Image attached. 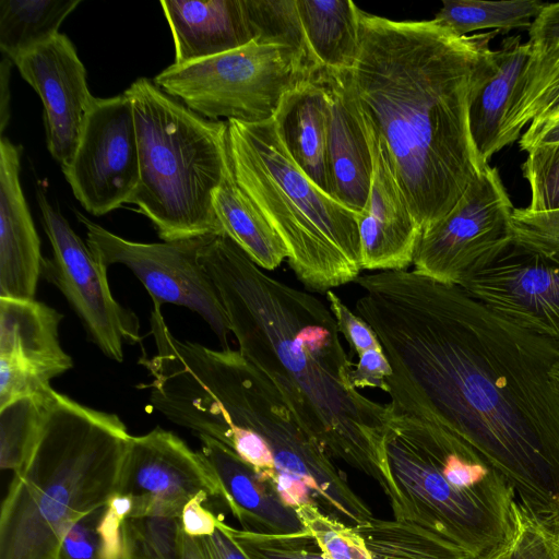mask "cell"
I'll return each instance as SVG.
<instances>
[{
  "label": "cell",
  "instance_id": "cell-22",
  "mask_svg": "<svg viewBox=\"0 0 559 559\" xmlns=\"http://www.w3.org/2000/svg\"><path fill=\"white\" fill-rule=\"evenodd\" d=\"M199 438L200 453L218 479L222 500L242 530L272 535L308 534L296 509L285 502L271 481L228 447L206 436Z\"/></svg>",
  "mask_w": 559,
  "mask_h": 559
},
{
  "label": "cell",
  "instance_id": "cell-4",
  "mask_svg": "<svg viewBox=\"0 0 559 559\" xmlns=\"http://www.w3.org/2000/svg\"><path fill=\"white\" fill-rule=\"evenodd\" d=\"M171 418L223 444L240 430L260 435L272 457L273 485L293 508L313 503L348 525L373 518L272 380L239 350L198 352L176 383Z\"/></svg>",
  "mask_w": 559,
  "mask_h": 559
},
{
  "label": "cell",
  "instance_id": "cell-35",
  "mask_svg": "<svg viewBox=\"0 0 559 559\" xmlns=\"http://www.w3.org/2000/svg\"><path fill=\"white\" fill-rule=\"evenodd\" d=\"M225 526L250 559H330L309 534L272 535Z\"/></svg>",
  "mask_w": 559,
  "mask_h": 559
},
{
  "label": "cell",
  "instance_id": "cell-34",
  "mask_svg": "<svg viewBox=\"0 0 559 559\" xmlns=\"http://www.w3.org/2000/svg\"><path fill=\"white\" fill-rule=\"evenodd\" d=\"M180 516H127L123 535L127 552L144 559H179L181 539Z\"/></svg>",
  "mask_w": 559,
  "mask_h": 559
},
{
  "label": "cell",
  "instance_id": "cell-40",
  "mask_svg": "<svg viewBox=\"0 0 559 559\" xmlns=\"http://www.w3.org/2000/svg\"><path fill=\"white\" fill-rule=\"evenodd\" d=\"M392 374V368L381 347L371 348L358 356L350 379L357 389L374 388L386 393V378Z\"/></svg>",
  "mask_w": 559,
  "mask_h": 559
},
{
  "label": "cell",
  "instance_id": "cell-12",
  "mask_svg": "<svg viewBox=\"0 0 559 559\" xmlns=\"http://www.w3.org/2000/svg\"><path fill=\"white\" fill-rule=\"evenodd\" d=\"M513 210L499 171L488 164L451 211L421 230L414 271L459 286L487 254L512 237Z\"/></svg>",
  "mask_w": 559,
  "mask_h": 559
},
{
  "label": "cell",
  "instance_id": "cell-29",
  "mask_svg": "<svg viewBox=\"0 0 559 559\" xmlns=\"http://www.w3.org/2000/svg\"><path fill=\"white\" fill-rule=\"evenodd\" d=\"M81 0H0V49L13 61L59 34Z\"/></svg>",
  "mask_w": 559,
  "mask_h": 559
},
{
  "label": "cell",
  "instance_id": "cell-23",
  "mask_svg": "<svg viewBox=\"0 0 559 559\" xmlns=\"http://www.w3.org/2000/svg\"><path fill=\"white\" fill-rule=\"evenodd\" d=\"M175 66L211 58L248 45L254 34L243 0H163Z\"/></svg>",
  "mask_w": 559,
  "mask_h": 559
},
{
  "label": "cell",
  "instance_id": "cell-38",
  "mask_svg": "<svg viewBox=\"0 0 559 559\" xmlns=\"http://www.w3.org/2000/svg\"><path fill=\"white\" fill-rule=\"evenodd\" d=\"M496 559H559L539 521L522 507L521 525L511 546Z\"/></svg>",
  "mask_w": 559,
  "mask_h": 559
},
{
  "label": "cell",
  "instance_id": "cell-31",
  "mask_svg": "<svg viewBox=\"0 0 559 559\" xmlns=\"http://www.w3.org/2000/svg\"><path fill=\"white\" fill-rule=\"evenodd\" d=\"M433 21L457 36L492 29L508 33L528 27L547 2L539 0H443Z\"/></svg>",
  "mask_w": 559,
  "mask_h": 559
},
{
  "label": "cell",
  "instance_id": "cell-6",
  "mask_svg": "<svg viewBox=\"0 0 559 559\" xmlns=\"http://www.w3.org/2000/svg\"><path fill=\"white\" fill-rule=\"evenodd\" d=\"M383 468L394 519L428 530L467 559H496L514 542L522 506L513 487L450 431L392 413Z\"/></svg>",
  "mask_w": 559,
  "mask_h": 559
},
{
  "label": "cell",
  "instance_id": "cell-32",
  "mask_svg": "<svg viewBox=\"0 0 559 559\" xmlns=\"http://www.w3.org/2000/svg\"><path fill=\"white\" fill-rule=\"evenodd\" d=\"M254 39L295 49L314 70L298 19L295 0H243Z\"/></svg>",
  "mask_w": 559,
  "mask_h": 559
},
{
  "label": "cell",
  "instance_id": "cell-49",
  "mask_svg": "<svg viewBox=\"0 0 559 559\" xmlns=\"http://www.w3.org/2000/svg\"><path fill=\"white\" fill-rule=\"evenodd\" d=\"M124 559H144L138 555H134V554H130V552H127Z\"/></svg>",
  "mask_w": 559,
  "mask_h": 559
},
{
  "label": "cell",
  "instance_id": "cell-50",
  "mask_svg": "<svg viewBox=\"0 0 559 559\" xmlns=\"http://www.w3.org/2000/svg\"><path fill=\"white\" fill-rule=\"evenodd\" d=\"M551 538V537H550ZM554 542V540H552ZM555 544V547H556V551H557V555H558V558H559V546L554 542Z\"/></svg>",
  "mask_w": 559,
  "mask_h": 559
},
{
  "label": "cell",
  "instance_id": "cell-8",
  "mask_svg": "<svg viewBox=\"0 0 559 559\" xmlns=\"http://www.w3.org/2000/svg\"><path fill=\"white\" fill-rule=\"evenodd\" d=\"M123 93L133 108L140 163L130 203L164 241L224 234L213 195L230 166L227 121L202 117L146 78Z\"/></svg>",
  "mask_w": 559,
  "mask_h": 559
},
{
  "label": "cell",
  "instance_id": "cell-10",
  "mask_svg": "<svg viewBox=\"0 0 559 559\" xmlns=\"http://www.w3.org/2000/svg\"><path fill=\"white\" fill-rule=\"evenodd\" d=\"M78 219L86 230V243L107 269L121 263L142 282L153 301L183 306L197 312L217 336L222 349H229L228 319L218 292L200 261L210 235L163 242L127 240L82 213Z\"/></svg>",
  "mask_w": 559,
  "mask_h": 559
},
{
  "label": "cell",
  "instance_id": "cell-2",
  "mask_svg": "<svg viewBox=\"0 0 559 559\" xmlns=\"http://www.w3.org/2000/svg\"><path fill=\"white\" fill-rule=\"evenodd\" d=\"M498 31L457 36L430 21L359 10L349 93L378 136L421 230L447 215L488 165L469 129V103L490 73Z\"/></svg>",
  "mask_w": 559,
  "mask_h": 559
},
{
  "label": "cell",
  "instance_id": "cell-11",
  "mask_svg": "<svg viewBox=\"0 0 559 559\" xmlns=\"http://www.w3.org/2000/svg\"><path fill=\"white\" fill-rule=\"evenodd\" d=\"M36 199L52 248V259H44L43 274L67 298L91 341L105 356L121 362L124 345L141 341L139 318L115 299L107 269L51 205L43 190L37 189Z\"/></svg>",
  "mask_w": 559,
  "mask_h": 559
},
{
  "label": "cell",
  "instance_id": "cell-27",
  "mask_svg": "<svg viewBox=\"0 0 559 559\" xmlns=\"http://www.w3.org/2000/svg\"><path fill=\"white\" fill-rule=\"evenodd\" d=\"M531 46L500 132V147L518 140L522 129L559 117V44Z\"/></svg>",
  "mask_w": 559,
  "mask_h": 559
},
{
  "label": "cell",
  "instance_id": "cell-19",
  "mask_svg": "<svg viewBox=\"0 0 559 559\" xmlns=\"http://www.w3.org/2000/svg\"><path fill=\"white\" fill-rule=\"evenodd\" d=\"M372 155V177L358 217L362 270L400 271L413 264L421 227L394 176L388 156L359 112Z\"/></svg>",
  "mask_w": 559,
  "mask_h": 559
},
{
  "label": "cell",
  "instance_id": "cell-26",
  "mask_svg": "<svg viewBox=\"0 0 559 559\" xmlns=\"http://www.w3.org/2000/svg\"><path fill=\"white\" fill-rule=\"evenodd\" d=\"M313 62L321 69L348 71L359 47V8L350 0H295Z\"/></svg>",
  "mask_w": 559,
  "mask_h": 559
},
{
  "label": "cell",
  "instance_id": "cell-9",
  "mask_svg": "<svg viewBox=\"0 0 559 559\" xmlns=\"http://www.w3.org/2000/svg\"><path fill=\"white\" fill-rule=\"evenodd\" d=\"M320 70L288 46L254 39L211 58L171 64L154 83L207 119L262 122L274 117L285 93Z\"/></svg>",
  "mask_w": 559,
  "mask_h": 559
},
{
  "label": "cell",
  "instance_id": "cell-46",
  "mask_svg": "<svg viewBox=\"0 0 559 559\" xmlns=\"http://www.w3.org/2000/svg\"><path fill=\"white\" fill-rule=\"evenodd\" d=\"M179 559H206L199 538L181 533Z\"/></svg>",
  "mask_w": 559,
  "mask_h": 559
},
{
  "label": "cell",
  "instance_id": "cell-36",
  "mask_svg": "<svg viewBox=\"0 0 559 559\" xmlns=\"http://www.w3.org/2000/svg\"><path fill=\"white\" fill-rule=\"evenodd\" d=\"M522 169L531 190V200L526 209H559V142L531 148Z\"/></svg>",
  "mask_w": 559,
  "mask_h": 559
},
{
  "label": "cell",
  "instance_id": "cell-3",
  "mask_svg": "<svg viewBox=\"0 0 559 559\" xmlns=\"http://www.w3.org/2000/svg\"><path fill=\"white\" fill-rule=\"evenodd\" d=\"M200 261L239 353L272 380L332 459L373 478L385 492L384 441L392 411L353 385L355 362L330 308L266 274L225 234L209 236Z\"/></svg>",
  "mask_w": 559,
  "mask_h": 559
},
{
  "label": "cell",
  "instance_id": "cell-21",
  "mask_svg": "<svg viewBox=\"0 0 559 559\" xmlns=\"http://www.w3.org/2000/svg\"><path fill=\"white\" fill-rule=\"evenodd\" d=\"M319 78L330 99L329 193L360 214L370 190L372 155L359 110L347 87L345 71L321 69Z\"/></svg>",
  "mask_w": 559,
  "mask_h": 559
},
{
  "label": "cell",
  "instance_id": "cell-41",
  "mask_svg": "<svg viewBox=\"0 0 559 559\" xmlns=\"http://www.w3.org/2000/svg\"><path fill=\"white\" fill-rule=\"evenodd\" d=\"M209 498L205 492H201L185 504L180 522L181 530L186 535L201 538L210 536L216 531L222 518L203 507V502Z\"/></svg>",
  "mask_w": 559,
  "mask_h": 559
},
{
  "label": "cell",
  "instance_id": "cell-16",
  "mask_svg": "<svg viewBox=\"0 0 559 559\" xmlns=\"http://www.w3.org/2000/svg\"><path fill=\"white\" fill-rule=\"evenodd\" d=\"M61 320L35 299L0 298V409L45 392L72 368L59 340Z\"/></svg>",
  "mask_w": 559,
  "mask_h": 559
},
{
  "label": "cell",
  "instance_id": "cell-39",
  "mask_svg": "<svg viewBox=\"0 0 559 559\" xmlns=\"http://www.w3.org/2000/svg\"><path fill=\"white\" fill-rule=\"evenodd\" d=\"M325 298L340 334L344 336L353 355L358 357L368 349L381 347L377 334L370 325L354 313L336 293L329 290Z\"/></svg>",
  "mask_w": 559,
  "mask_h": 559
},
{
  "label": "cell",
  "instance_id": "cell-1",
  "mask_svg": "<svg viewBox=\"0 0 559 559\" xmlns=\"http://www.w3.org/2000/svg\"><path fill=\"white\" fill-rule=\"evenodd\" d=\"M356 312L392 368L395 415L435 424L468 444L539 519L559 511V394L550 341L415 271L355 281Z\"/></svg>",
  "mask_w": 559,
  "mask_h": 559
},
{
  "label": "cell",
  "instance_id": "cell-45",
  "mask_svg": "<svg viewBox=\"0 0 559 559\" xmlns=\"http://www.w3.org/2000/svg\"><path fill=\"white\" fill-rule=\"evenodd\" d=\"M10 63L11 60L9 58H4L1 62V132H3L7 121L9 119V74H10Z\"/></svg>",
  "mask_w": 559,
  "mask_h": 559
},
{
  "label": "cell",
  "instance_id": "cell-33",
  "mask_svg": "<svg viewBox=\"0 0 559 559\" xmlns=\"http://www.w3.org/2000/svg\"><path fill=\"white\" fill-rule=\"evenodd\" d=\"M44 393L21 399L0 409L2 469L15 472L26 461L38 429Z\"/></svg>",
  "mask_w": 559,
  "mask_h": 559
},
{
  "label": "cell",
  "instance_id": "cell-7",
  "mask_svg": "<svg viewBox=\"0 0 559 559\" xmlns=\"http://www.w3.org/2000/svg\"><path fill=\"white\" fill-rule=\"evenodd\" d=\"M228 152L239 187L285 246L296 277L326 294L359 276V214L319 188L295 163L274 118L228 120Z\"/></svg>",
  "mask_w": 559,
  "mask_h": 559
},
{
  "label": "cell",
  "instance_id": "cell-25",
  "mask_svg": "<svg viewBox=\"0 0 559 559\" xmlns=\"http://www.w3.org/2000/svg\"><path fill=\"white\" fill-rule=\"evenodd\" d=\"M530 55V44H523L520 36L504 38L501 47L495 50L492 70L472 94L469 129L477 152L485 164L501 150V128Z\"/></svg>",
  "mask_w": 559,
  "mask_h": 559
},
{
  "label": "cell",
  "instance_id": "cell-5",
  "mask_svg": "<svg viewBox=\"0 0 559 559\" xmlns=\"http://www.w3.org/2000/svg\"><path fill=\"white\" fill-rule=\"evenodd\" d=\"M130 438L116 414L45 391L33 447L2 501L0 559H58L71 525L118 492Z\"/></svg>",
  "mask_w": 559,
  "mask_h": 559
},
{
  "label": "cell",
  "instance_id": "cell-20",
  "mask_svg": "<svg viewBox=\"0 0 559 559\" xmlns=\"http://www.w3.org/2000/svg\"><path fill=\"white\" fill-rule=\"evenodd\" d=\"M21 147L0 141V298L33 300L44 259L20 182Z\"/></svg>",
  "mask_w": 559,
  "mask_h": 559
},
{
  "label": "cell",
  "instance_id": "cell-42",
  "mask_svg": "<svg viewBox=\"0 0 559 559\" xmlns=\"http://www.w3.org/2000/svg\"><path fill=\"white\" fill-rule=\"evenodd\" d=\"M225 524L221 520L212 535L199 538L206 559H250L228 533Z\"/></svg>",
  "mask_w": 559,
  "mask_h": 559
},
{
  "label": "cell",
  "instance_id": "cell-44",
  "mask_svg": "<svg viewBox=\"0 0 559 559\" xmlns=\"http://www.w3.org/2000/svg\"><path fill=\"white\" fill-rule=\"evenodd\" d=\"M559 142V117L535 127H527L519 142L522 151Z\"/></svg>",
  "mask_w": 559,
  "mask_h": 559
},
{
  "label": "cell",
  "instance_id": "cell-28",
  "mask_svg": "<svg viewBox=\"0 0 559 559\" xmlns=\"http://www.w3.org/2000/svg\"><path fill=\"white\" fill-rule=\"evenodd\" d=\"M213 206L223 233L261 269L273 271L287 259L284 243L236 181L231 163L214 192Z\"/></svg>",
  "mask_w": 559,
  "mask_h": 559
},
{
  "label": "cell",
  "instance_id": "cell-18",
  "mask_svg": "<svg viewBox=\"0 0 559 559\" xmlns=\"http://www.w3.org/2000/svg\"><path fill=\"white\" fill-rule=\"evenodd\" d=\"M296 511L309 536L330 559H467L454 545L406 521L372 518L348 525L313 503Z\"/></svg>",
  "mask_w": 559,
  "mask_h": 559
},
{
  "label": "cell",
  "instance_id": "cell-37",
  "mask_svg": "<svg viewBox=\"0 0 559 559\" xmlns=\"http://www.w3.org/2000/svg\"><path fill=\"white\" fill-rule=\"evenodd\" d=\"M512 238L540 252L559 251V209L531 211L514 209L511 214Z\"/></svg>",
  "mask_w": 559,
  "mask_h": 559
},
{
  "label": "cell",
  "instance_id": "cell-14",
  "mask_svg": "<svg viewBox=\"0 0 559 559\" xmlns=\"http://www.w3.org/2000/svg\"><path fill=\"white\" fill-rule=\"evenodd\" d=\"M459 286L559 349V251H536L511 237L487 254Z\"/></svg>",
  "mask_w": 559,
  "mask_h": 559
},
{
  "label": "cell",
  "instance_id": "cell-17",
  "mask_svg": "<svg viewBox=\"0 0 559 559\" xmlns=\"http://www.w3.org/2000/svg\"><path fill=\"white\" fill-rule=\"evenodd\" d=\"M44 107L47 147L61 165L69 164L95 97L72 41L59 33L13 60Z\"/></svg>",
  "mask_w": 559,
  "mask_h": 559
},
{
  "label": "cell",
  "instance_id": "cell-43",
  "mask_svg": "<svg viewBox=\"0 0 559 559\" xmlns=\"http://www.w3.org/2000/svg\"><path fill=\"white\" fill-rule=\"evenodd\" d=\"M532 46L559 44V2L546 3L528 28Z\"/></svg>",
  "mask_w": 559,
  "mask_h": 559
},
{
  "label": "cell",
  "instance_id": "cell-48",
  "mask_svg": "<svg viewBox=\"0 0 559 559\" xmlns=\"http://www.w3.org/2000/svg\"><path fill=\"white\" fill-rule=\"evenodd\" d=\"M549 376L559 394V359L551 367Z\"/></svg>",
  "mask_w": 559,
  "mask_h": 559
},
{
  "label": "cell",
  "instance_id": "cell-47",
  "mask_svg": "<svg viewBox=\"0 0 559 559\" xmlns=\"http://www.w3.org/2000/svg\"><path fill=\"white\" fill-rule=\"evenodd\" d=\"M537 520L546 533L559 546V511L542 516Z\"/></svg>",
  "mask_w": 559,
  "mask_h": 559
},
{
  "label": "cell",
  "instance_id": "cell-13",
  "mask_svg": "<svg viewBox=\"0 0 559 559\" xmlns=\"http://www.w3.org/2000/svg\"><path fill=\"white\" fill-rule=\"evenodd\" d=\"M61 169L74 197L93 215L130 203L140 163L133 108L124 93L95 97L74 154Z\"/></svg>",
  "mask_w": 559,
  "mask_h": 559
},
{
  "label": "cell",
  "instance_id": "cell-15",
  "mask_svg": "<svg viewBox=\"0 0 559 559\" xmlns=\"http://www.w3.org/2000/svg\"><path fill=\"white\" fill-rule=\"evenodd\" d=\"M201 492L223 498L218 479L200 451L159 427L131 436L117 492L130 497L129 516H181L185 504Z\"/></svg>",
  "mask_w": 559,
  "mask_h": 559
},
{
  "label": "cell",
  "instance_id": "cell-24",
  "mask_svg": "<svg viewBox=\"0 0 559 559\" xmlns=\"http://www.w3.org/2000/svg\"><path fill=\"white\" fill-rule=\"evenodd\" d=\"M319 72L285 93L273 118L295 163L330 194L326 171L330 99Z\"/></svg>",
  "mask_w": 559,
  "mask_h": 559
},
{
  "label": "cell",
  "instance_id": "cell-30",
  "mask_svg": "<svg viewBox=\"0 0 559 559\" xmlns=\"http://www.w3.org/2000/svg\"><path fill=\"white\" fill-rule=\"evenodd\" d=\"M130 509V497L116 493L84 514L66 533L58 559H124L123 522Z\"/></svg>",
  "mask_w": 559,
  "mask_h": 559
}]
</instances>
